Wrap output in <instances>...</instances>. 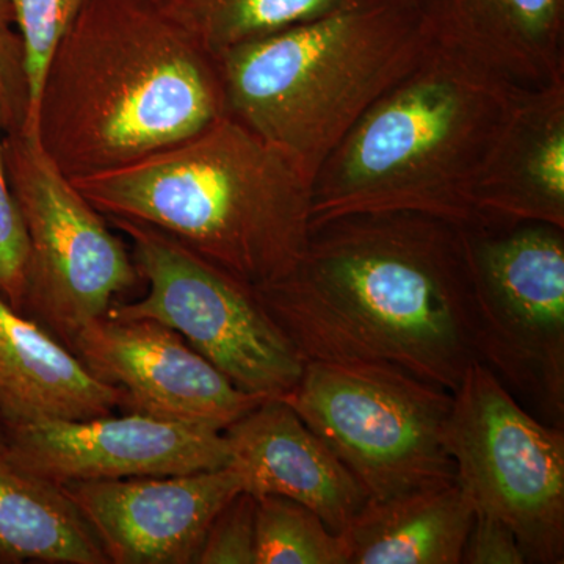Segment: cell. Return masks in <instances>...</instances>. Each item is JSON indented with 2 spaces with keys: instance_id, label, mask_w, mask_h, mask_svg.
<instances>
[{
  "instance_id": "obj_1",
  "label": "cell",
  "mask_w": 564,
  "mask_h": 564,
  "mask_svg": "<svg viewBox=\"0 0 564 564\" xmlns=\"http://www.w3.org/2000/svg\"><path fill=\"white\" fill-rule=\"evenodd\" d=\"M254 291L303 362L381 364L455 392L478 361L462 225L444 218L317 223L295 270Z\"/></svg>"
},
{
  "instance_id": "obj_2",
  "label": "cell",
  "mask_w": 564,
  "mask_h": 564,
  "mask_svg": "<svg viewBox=\"0 0 564 564\" xmlns=\"http://www.w3.org/2000/svg\"><path fill=\"white\" fill-rule=\"evenodd\" d=\"M225 115L218 55L165 0H87L24 132L74 180L165 150Z\"/></svg>"
},
{
  "instance_id": "obj_3",
  "label": "cell",
  "mask_w": 564,
  "mask_h": 564,
  "mask_svg": "<svg viewBox=\"0 0 564 564\" xmlns=\"http://www.w3.org/2000/svg\"><path fill=\"white\" fill-rule=\"evenodd\" d=\"M70 182L104 217L169 234L252 288L292 273L310 240L313 184L229 115L165 150Z\"/></svg>"
},
{
  "instance_id": "obj_4",
  "label": "cell",
  "mask_w": 564,
  "mask_h": 564,
  "mask_svg": "<svg viewBox=\"0 0 564 564\" xmlns=\"http://www.w3.org/2000/svg\"><path fill=\"white\" fill-rule=\"evenodd\" d=\"M521 90L432 41L322 163L311 226L370 212L475 225V185Z\"/></svg>"
},
{
  "instance_id": "obj_5",
  "label": "cell",
  "mask_w": 564,
  "mask_h": 564,
  "mask_svg": "<svg viewBox=\"0 0 564 564\" xmlns=\"http://www.w3.org/2000/svg\"><path fill=\"white\" fill-rule=\"evenodd\" d=\"M430 44L411 0H362L221 52L226 115L313 184L334 148Z\"/></svg>"
},
{
  "instance_id": "obj_6",
  "label": "cell",
  "mask_w": 564,
  "mask_h": 564,
  "mask_svg": "<svg viewBox=\"0 0 564 564\" xmlns=\"http://www.w3.org/2000/svg\"><path fill=\"white\" fill-rule=\"evenodd\" d=\"M369 499L456 480L443 445L454 395L381 364L304 362L282 395Z\"/></svg>"
},
{
  "instance_id": "obj_7",
  "label": "cell",
  "mask_w": 564,
  "mask_h": 564,
  "mask_svg": "<svg viewBox=\"0 0 564 564\" xmlns=\"http://www.w3.org/2000/svg\"><path fill=\"white\" fill-rule=\"evenodd\" d=\"M477 359L549 425L564 423V229L462 225Z\"/></svg>"
},
{
  "instance_id": "obj_8",
  "label": "cell",
  "mask_w": 564,
  "mask_h": 564,
  "mask_svg": "<svg viewBox=\"0 0 564 564\" xmlns=\"http://www.w3.org/2000/svg\"><path fill=\"white\" fill-rule=\"evenodd\" d=\"M443 445L475 511L513 530L525 563L564 562V430L533 417L480 361L470 362Z\"/></svg>"
},
{
  "instance_id": "obj_9",
  "label": "cell",
  "mask_w": 564,
  "mask_h": 564,
  "mask_svg": "<svg viewBox=\"0 0 564 564\" xmlns=\"http://www.w3.org/2000/svg\"><path fill=\"white\" fill-rule=\"evenodd\" d=\"M128 236L143 299L111 304L107 315L148 318L181 334L237 388L282 397L302 378L304 362L263 310L254 288L143 223L107 218Z\"/></svg>"
},
{
  "instance_id": "obj_10",
  "label": "cell",
  "mask_w": 564,
  "mask_h": 564,
  "mask_svg": "<svg viewBox=\"0 0 564 564\" xmlns=\"http://www.w3.org/2000/svg\"><path fill=\"white\" fill-rule=\"evenodd\" d=\"M3 159L29 239L22 315L69 348L140 280L132 254L41 148L35 133L6 132Z\"/></svg>"
},
{
  "instance_id": "obj_11",
  "label": "cell",
  "mask_w": 564,
  "mask_h": 564,
  "mask_svg": "<svg viewBox=\"0 0 564 564\" xmlns=\"http://www.w3.org/2000/svg\"><path fill=\"white\" fill-rule=\"evenodd\" d=\"M69 350L126 392L128 413L225 432L267 399L237 388L181 334L148 318L102 315L82 326Z\"/></svg>"
},
{
  "instance_id": "obj_12",
  "label": "cell",
  "mask_w": 564,
  "mask_h": 564,
  "mask_svg": "<svg viewBox=\"0 0 564 564\" xmlns=\"http://www.w3.org/2000/svg\"><path fill=\"white\" fill-rule=\"evenodd\" d=\"M6 432L28 469L61 486L202 473L231 462L221 430L140 413L25 423Z\"/></svg>"
},
{
  "instance_id": "obj_13",
  "label": "cell",
  "mask_w": 564,
  "mask_h": 564,
  "mask_svg": "<svg viewBox=\"0 0 564 564\" xmlns=\"http://www.w3.org/2000/svg\"><path fill=\"white\" fill-rule=\"evenodd\" d=\"M63 488L113 564H195L215 516L243 491L231 466Z\"/></svg>"
},
{
  "instance_id": "obj_14",
  "label": "cell",
  "mask_w": 564,
  "mask_h": 564,
  "mask_svg": "<svg viewBox=\"0 0 564 564\" xmlns=\"http://www.w3.org/2000/svg\"><path fill=\"white\" fill-rule=\"evenodd\" d=\"M245 492L281 496L311 508L344 533L367 497L350 470L281 397H270L225 429Z\"/></svg>"
},
{
  "instance_id": "obj_15",
  "label": "cell",
  "mask_w": 564,
  "mask_h": 564,
  "mask_svg": "<svg viewBox=\"0 0 564 564\" xmlns=\"http://www.w3.org/2000/svg\"><path fill=\"white\" fill-rule=\"evenodd\" d=\"M475 225L564 229V79L522 88L474 191Z\"/></svg>"
},
{
  "instance_id": "obj_16",
  "label": "cell",
  "mask_w": 564,
  "mask_h": 564,
  "mask_svg": "<svg viewBox=\"0 0 564 564\" xmlns=\"http://www.w3.org/2000/svg\"><path fill=\"white\" fill-rule=\"evenodd\" d=\"M430 40L521 88L564 79V0H411Z\"/></svg>"
},
{
  "instance_id": "obj_17",
  "label": "cell",
  "mask_w": 564,
  "mask_h": 564,
  "mask_svg": "<svg viewBox=\"0 0 564 564\" xmlns=\"http://www.w3.org/2000/svg\"><path fill=\"white\" fill-rule=\"evenodd\" d=\"M126 392L104 383L32 318L0 296V422L85 421L124 410Z\"/></svg>"
},
{
  "instance_id": "obj_18",
  "label": "cell",
  "mask_w": 564,
  "mask_h": 564,
  "mask_svg": "<svg viewBox=\"0 0 564 564\" xmlns=\"http://www.w3.org/2000/svg\"><path fill=\"white\" fill-rule=\"evenodd\" d=\"M474 514L456 480L367 499L343 533L347 564H462Z\"/></svg>"
},
{
  "instance_id": "obj_19",
  "label": "cell",
  "mask_w": 564,
  "mask_h": 564,
  "mask_svg": "<svg viewBox=\"0 0 564 564\" xmlns=\"http://www.w3.org/2000/svg\"><path fill=\"white\" fill-rule=\"evenodd\" d=\"M0 562L110 564L101 541L63 486L14 455L0 422Z\"/></svg>"
},
{
  "instance_id": "obj_20",
  "label": "cell",
  "mask_w": 564,
  "mask_h": 564,
  "mask_svg": "<svg viewBox=\"0 0 564 564\" xmlns=\"http://www.w3.org/2000/svg\"><path fill=\"white\" fill-rule=\"evenodd\" d=\"M362 0H165L214 54Z\"/></svg>"
},
{
  "instance_id": "obj_21",
  "label": "cell",
  "mask_w": 564,
  "mask_h": 564,
  "mask_svg": "<svg viewBox=\"0 0 564 564\" xmlns=\"http://www.w3.org/2000/svg\"><path fill=\"white\" fill-rule=\"evenodd\" d=\"M256 500V564H347L344 534L311 508L281 496Z\"/></svg>"
},
{
  "instance_id": "obj_22",
  "label": "cell",
  "mask_w": 564,
  "mask_h": 564,
  "mask_svg": "<svg viewBox=\"0 0 564 564\" xmlns=\"http://www.w3.org/2000/svg\"><path fill=\"white\" fill-rule=\"evenodd\" d=\"M24 50L31 126L52 54L87 0H10Z\"/></svg>"
},
{
  "instance_id": "obj_23",
  "label": "cell",
  "mask_w": 564,
  "mask_h": 564,
  "mask_svg": "<svg viewBox=\"0 0 564 564\" xmlns=\"http://www.w3.org/2000/svg\"><path fill=\"white\" fill-rule=\"evenodd\" d=\"M3 137L0 110V296L21 314L28 285L29 239L7 174Z\"/></svg>"
},
{
  "instance_id": "obj_24",
  "label": "cell",
  "mask_w": 564,
  "mask_h": 564,
  "mask_svg": "<svg viewBox=\"0 0 564 564\" xmlns=\"http://www.w3.org/2000/svg\"><path fill=\"white\" fill-rule=\"evenodd\" d=\"M256 510L250 492L232 497L212 521L195 564H256Z\"/></svg>"
},
{
  "instance_id": "obj_25",
  "label": "cell",
  "mask_w": 564,
  "mask_h": 564,
  "mask_svg": "<svg viewBox=\"0 0 564 564\" xmlns=\"http://www.w3.org/2000/svg\"><path fill=\"white\" fill-rule=\"evenodd\" d=\"M0 110L6 132L24 131L29 87L24 50L10 0H0Z\"/></svg>"
},
{
  "instance_id": "obj_26",
  "label": "cell",
  "mask_w": 564,
  "mask_h": 564,
  "mask_svg": "<svg viewBox=\"0 0 564 564\" xmlns=\"http://www.w3.org/2000/svg\"><path fill=\"white\" fill-rule=\"evenodd\" d=\"M462 564H525L513 530L499 518L475 511Z\"/></svg>"
}]
</instances>
